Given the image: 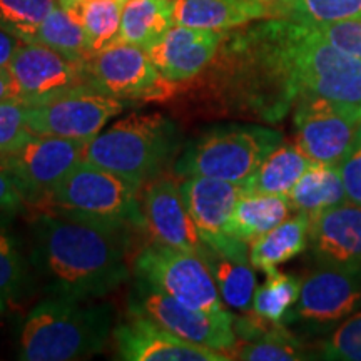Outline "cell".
<instances>
[{"label": "cell", "mask_w": 361, "mask_h": 361, "mask_svg": "<svg viewBox=\"0 0 361 361\" xmlns=\"http://www.w3.org/2000/svg\"><path fill=\"white\" fill-rule=\"evenodd\" d=\"M129 224L69 213H44L32 229L30 263L52 298L89 301L107 296L129 278Z\"/></svg>", "instance_id": "cell-1"}, {"label": "cell", "mask_w": 361, "mask_h": 361, "mask_svg": "<svg viewBox=\"0 0 361 361\" xmlns=\"http://www.w3.org/2000/svg\"><path fill=\"white\" fill-rule=\"evenodd\" d=\"M231 47L241 62L216 101L236 114L266 123L281 121L296 104L300 89L284 54L279 19L239 35Z\"/></svg>", "instance_id": "cell-2"}, {"label": "cell", "mask_w": 361, "mask_h": 361, "mask_svg": "<svg viewBox=\"0 0 361 361\" xmlns=\"http://www.w3.org/2000/svg\"><path fill=\"white\" fill-rule=\"evenodd\" d=\"M109 305L49 298L25 316L17 358L24 361H72L101 353L111 336Z\"/></svg>", "instance_id": "cell-3"}, {"label": "cell", "mask_w": 361, "mask_h": 361, "mask_svg": "<svg viewBox=\"0 0 361 361\" xmlns=\"http://www.w3.org/2000/svg\"><path fill=\"white\" fill-rule=\"evenodd\" d=\"M178 151V129L168 117L129 114L90 139L84 159L141 189L162 173Z\"/></svg>", "instance_id": "cell-4"}, {"label": "cell", "mask_w": 361, "mask_h": 361, "mask_svg": "<svg viewBox=\"0 0 361 361\" xmlns=\"http://www.w3.org/2000/svg\"><path fill=\"white\" fill-rule=\"evenodd\" d=\"M283 142L278 129L259 124H219L202 130L176 161L180 178L204 176L245 184Z\"/></svg>", "instance_id": "cell-5"}, {"label": "cell", "mask_w": 361, "mask_h": 361, "mask_svg": "<svg viewBox=\"0 0 361 361\" xmlns=\"http://www.w3.org/2000/svg\"><path fill=\"white\" fill-rule=\"evenodd\" d=\"M281 29L284 52L300 89V97L310 94L361 106L358 59L329 44L311 25L281 19Z\"/></svg>", "instance_id": "cell-6"}, {"label": "cell", "mask_w": 361, "mask_h": 361, "mask_svg": "<svg viewBox=\"0 0 361 361\" xmlns=\"http://www.w3.org/2000/svg\"><path fill=\"white\" fill-rule=\"evenodd\" d=\"M139 191L121 176L82 159L52 189L45 202L59 213L142 228Z\"/></svg>", "instance_id": "cell-7"}, {"label": "cell", "mask_w": 361, "mask_h": 361, "mask_svg": "<svg viewBox=\"0 0 361 361\" xmlns=\"http://www.w3.org/2000/svg\"><path fill=\"white\" fill-rule=\"evenodd\" d=\"M124 107V101L85 82L42 102L30 104L27 109V128L35 135L89 142Z\"/></svg>", "instance_id": "cell-8"}, {"label": "cell", "mask_w": 361, "mask_h": 361, "mask_svg": "<svg viewBox=\"0 0 361 361\" xmlns=\"http://www.w3.org/2000/svg\"><path fill=\"white\" fill-rule=\"evenodd\" d=\"M134 276L142 278L192 310L211 314L226 310L209 266L194 252L156 241L135 258Z\"/></svg>", "instance_id": "cell-9"}, {"label": "cell", "mask_w": 361, "mask_h": 361, "mask_svg": "<svg viewBox=\"0 0 361 361\" xmlns=\"http://www.w3.org/2000/svg\"><path fill=\"white\" fill-rule=\"evenodd\" d=\"M129 311L130 314L142 316L159 324L183 340L224 353H228L238 340L234 316L229 311L211 314L192 310L137 276L129 296Z\"/></svg>", "instance_id": "cell-10"}, {"label": "cell", "mask_w": 361, "mask_h": 361, "mask_svg": "<svg viewBox=\"0 0 361 361\" xmlns=\"http://www.w3.org/2000/svg\"><path fill=\"white\" fill-rule=\"evenodd\" d=\"M361 310V268H324L301 281L300 298L288 314L286 326H300L308 335H326Z\"/></svg>", "instance_id": "cell-11"}, {"label": "cell", "mask_w": 361, "mask_h": 361, "mask_svg": "<svg viewBox=\"0 0 361 361\" xmlns=\"http://www.w3.org/2000/svg\"><path fill=\"white\" fill-rule=\"evenodd\" d=\"M296 144L313 162L340 164L361 130V106L319 96L295 104Z\"/></svg>", "instance_id": "cell-12"}, {"label": "cell", "mask_w": 361, "mask_h": 361, "mask_svg": "<svg viewBox=\"0 0 361 361\" xmlns=\"http://www.w3.org/2000/svg\"><path fill=\"white\" fill-rule=\"evenodd\" d=\"M85 146V141L34 134L0 159L16 180L22 200L35 204L45 202L52 189L84 159Z\"/></svg>", "instance_id": "cell-13"}, {"label": "cell", "mask_w": 361, "mask_h": 361, "mask_svg": "<svg viewBox=\"0 0 361 361\" xmlns=\"http://www.w3.org/2000/svg\"><path fill=\"white\" fill-rule=\"evenodd\" d=\"M87 80L121 101H154L171 96L169 82L161 75L147 51L117 42L84 62Z\"/></svg>", "instance_id": "cell-14"}, {"label": "cell", "mask_w": 361, "mask_h": 361, "mask_svg": "<svg viewBox=\"0 0 361 361\" xmlns=\"http://www.w3.org/2000/svg\"><path fill=\"white\" fill-rule=\"evenodd\" d=\"M179 188L202 241L229 258L250 259L247 243L239 241L228 233L234 207L245 192L243 184L204 176H189Z\"/></svg>", "instance_id": "cell-15"}, {"label": "cell", "mask_w": 361, "mask_h": 361, "mask_svg": "<svg viewBox=\"0 0 361 361\" xmlns=\"http://www.w3.org/2000/svg\"><path fill=\"white\" fill-rule=\"evenodd\" d=\"M7 71L16 89V99L29 106L89 82L84 64H75L37 42H20Z\"/></svg>", "instance_id": "cell-16"}, {"label": "cell", "mask_w": 361, "mask_h": 361, "mask_svg": "<svg viewBox=\"0 0 361 361\" xmlns=\"http://www.w3.org/2000/svg\"><path fill=\"white\" fill-rule=\"evenodd\" d=\"M141 209L144 228H147L157 243L194 252L202 258L207 245L189 214L176 180L168 176H157L144 184Z\"/></svg>", "instance_id": "cell-17"}, {"label": "cell", "mask_w": 361, "mask_h": 361, "mask_svg": "<svg viewBox=\"0 0 361 361\" xmlns=\"http://www.w3.org/2000/svg\"><path fill=\"white\" fill-rule=\"evenodd\" d=\"M117 358L126 361H228L224 351L207 348L176 336L174 333L130 314L126 323L114 328Z\"/></svg>", "instance_id": "cell-18"}, {"label": "cell", "mask_w": 361, "mask_h": 361, "mask_svg": "<svg viewBox=\"0 0 361 361\" xmlns=\"http://www.w3.org/2000/svg\"><path fill=\"white\" fill-rule=\"evenodd\" d=\"M308 250L316 266L361 268V206L345 201L311 218Z\"/></svg>", "instance_id": "cell-19"}, {"label": "cell", "mask_w": 361, "mask_h": 361, "mask_svg": "<svg viewBox=\"0 0 361 361\" xmlns=\"http://www.w3.org/2000/svg\"><path fill=\"white\" fill-rule=\"evenodd\" d=\"M221 42L223 32L173 25L147 49V54L162 78L169 82H183L196 78L211 64Z\"/></svg>", "instance_id": "cell-20"}, {"label": "cell", "mask_w": 361, "mask_h": 361, "mask_svg": "<svg viewBox=\"0 0 361 361\" xmlns=\"http://www.w3.org/2000/svg\"><path fill=\"white\" fill-rule=\"evenodd\" d=\"M266 17L271 7L251 0H174V25L192 29L223 32Z\"/></svg>", "instance_id": "cell-21"}, {"label": "cell", "mask_w": 361, "mask_h": 361, "mask_svg": "<svg viewBox=\"0 0 361 361\" xmlns=\"http://www.w3.org/2000/svg\"><path fill=\"white\" fill-rule=\"evenodd\" d=\"M310 228L311 216L296 211L295 216H290L276 228L255 239L250 247V263L252 268L268 274L278 269L279 264L300 256L308 250Z\"/></svg>", "instance_id": "cell-22"}, {"label": "cell", "mask_w": 361, "mask_h": 361, "mask_svg": "<svg viewBox=\"0 0 361 361\" xmlns=\"http://www.w3.org/2000/svg\"><path fill=\"white\" fill-rule=\"evenodd\" d=\"M291 211L295 209L288 196L243 192L233 211L228 233L250 245L290 218Z\"/></svg>", "instance_id": "cell-23"}, {"label": "cell", "mask_w": 361, "mask_h": 361, "mask_svg": "<svg viewBox=\"0 0 361 361\" xmlns=\"http://www.w3.org/2000/svg\"><path fill=\"white\" fill-rule=\"evenodd\" d=\"M174 25V0H126L119 42L151 49Z\"/></svg>", "instance_id": "cell-24"}, {"label": "cell", "mask_w": 361, "mask_h": 361, "mask_svg": "<svg viewBox=\"0 0 361 361\" xmlns=\"http://www.w3.org/2000/svg\"><path fill=\"white\" fill-rule=\"evenodd\" d=\"M288 197L293 209L310 214L311 218L348 201L338 164L324 162H311Z\"/></svg>", "instance_id": "cell-25"}, {"label": "cell", "mask_w": 361, "mask_h": 361, "mask_svg": "<svg viewBox=\"0 0 361 361\" xmlns=\"http://www.w3.org/2000/svg\"><path fill=\"white\" fill-rule=\"evenodd\" d=\"M311 162L313 161L301 151L298 144L281 142L243 184V189L245 192L288 196Z\"/></svg>", "instance_id": "cell-26"}, {"label": "cell", "mask_w": 361, "mask_h": 361, "mask_svg": "<svg viewBox=\"0 0 361 361\" xmlns=\"http://www.w3.org/2000/svg\"><path fill=\"white\" fill-rule=\"evenodd\" d=\"M202 259L209 266L219 295L229 308L251 311L256 293V274L250 259H236L221 255L207 246Z\"/></svg>", "instance_id": "cell-27"}, {"label": "cell", "mask_w": 361, "mask_h": 361, "mask_svg": "<svg viewBox=\"0 0 361 361\" xmlns=\"http://www.w3.org/2000/svg\"><path fill=\"white\" fill-rule=\"evenodd\" d=\"M57 2L84 27L90 56L119 42L121 17H123L126 0H96V2L57 0Z\"/></svg>", "instance_id": "cell-28"}, {"label": "cell", "mask_w": 361, "mask_h": 361, "mask_svg": "<svg viewBox=\"0 0 361 361\" xmlns=\"http://www.w3.org/2000/svg\"><path fill=\"white\" fill-rule=\"evenodd\" d=\"M35 42L52 49L75 64H84L90 57L84 27L59 2L40 24Z\"/></svg>", "instance_id": "cell-29"}, {"label": "cell", "mask_w": 361, "mask_h": 361, "mask_svg": "<svg viewBox=\"0 0 361 361\" xmlns=\"http://www.w3.org/2000/svg\"><path fill=\"white\" fill-rule=\"evenodd\" d=\"M273 19L308 25L361 20V0H284L273 8Z\"/></svg>", "instance_id": "cell-30"}, {"label": "cell", "mask_w": 361, "mask_h": 361, "mask_svg": "<svg viewBox=\"0 0 361 361\" xmlns=\"http://www.w3.org/2000/svg\"><path fill=\"white\" fill-rule=\"evenodd\" d=\"M266 276V281L255 293L251 310L268 322L284 324L300 298L301 279L278 269Z\"/></svg>", "instance_id": "cell-31"}, {"label": "cell", "mask_w": 361, "mask_h": 361, "mask_svg": "<svg viewBox=\"0 0 361 361\" xmlns=\"http://www.w3.org/2000/svg\"><path fill=\"white\" fill-rule=\"evenodd\" d=\"M57 0H0V30L20 42H35V35Z\"/></svg>", "instance_id": "cell-32"}, {"label": "cell", "mask_w": 361, "mask_h": 361, "mask_svg": "<svg viewBox=\"0 0 361 361\" xmlns=\"http://www.w3.org/2000/svg\"><path fill=\"white\" fill-rule=\"evenodd\" d=\"M27 274V264L16 238L0 224V308L24 290Z\"/></svg>", "instance_id": "cell-33"}, {"label": "cell", "mask_w": 361, "mask_h": 361, "mask_svg": "<svg viewBox=\"0 0 361 361\" xmlns=\"http://www.w3.org/2000/svg\"><path fill=\"white\" fill-rule=\"evenodd\" d=\"M319 358L329 361H361V310L326 333L319 345Z\"/></svg>", "instance_id": "cell-34"}, {"label": "cell", "mask_w": 361, "mask_h": 361, "mask_svg": "<svg viewBox=\"0 0 361 361\" xmlns=\"http://www.w3.org/2000/svg\"><path fill=\"white\" fill-rule=\"evenodd\" d=\"M27 109L29 104L22 101L0 102V156L19 149L34 135L27 128Z\"/></svg>", "instance_id": "cell-35"}, {"label": "cell", "mask_w": 361, "mask_h": 361, "mask_svg": "<svg viewBox=\"0 0 361 361\" xmlns=\"http://www.w3.org/2000/svg\"><path fill=\"white\" fill-rule=\"evenodd\" d=\"M311 27L329 44L361 62V20L329 22V24H316Z\"/></svg>", "instance_id": "cell-36"}, {"label": "cell", "mask_w": 361, "mask_h": 361, "mask_svg": "<svg viewBox=\"0 0 361 361\" xmlns=\"http://www.w3.org/2000/svg\"><path fill=\"white\" fill-rule=\"evenodd\" d=\"M338 169L341 173L348 201L361 206V130L358 137H356L353 147L340 161Z\"/></svg>", "instance_id": "cell-37"}, {"label": "cell", "mask_w": 361, "mask_h": 361, "mask_svg": "<svg viewBox=\"0 0 361 361\" xmlns=\"http://www.w3.org/2000/svg\"><path fill=\"white\" fill-rule=\"evenodd\" d=\"M22 202L24 200H22V194L16 180L0 159V211H13L20 207Z\"/></svg>", "instance_id": "cell-38"}, {"label": "cell", "mask_w": 361, "mask_h": 361, "mask_svg": "<svg viewBox=\"0 0 361 361\" xmlns=\"http://www.w3.org/2000/svg\"><path fill=\"white\" fill-rule=\"evenodd\" d=\"M20 40L16 39L13 35L0 30V67H7L8 62L13 56V52L19 47Z\"/></svg>", "instance_id": "cell-39"}, {"label": "cell", "mask_w": 361, "mask_h": 361, "mask_svg": "<svg viewBox=\"0 0 361 361\" xmlns=\"http://www.w3.org/2000/svg\"><path fill=\"white\" fill-rule=\"evenodd\" d=\"M8 99H16V89H13V82L11 74H8L7 67H0V102L8 101Z\"/></svg>", "instance_id": "cell-40"}, {"label": "cell", "mask_w": 361, "mask_h": 361, "mask_svg": "<svg viewBox=\"0 0 361 361\" xmlns=\"http://www.w3.org/2000/svg\"><path fill=\"white\" fill-rule=\"evenodd\" d=\"M251 2H258V4H263V6H268L271 7V12H273V8L279 6V4L284 2V0H251ZM273 19V17H271Z\"/></svg>", "instance_id": "cell-41"}, {"label": "cell", "mask_w": 361, "mask_h": 361, "mask_svg": "<svg viewBox=\"0 0 361 361\" xmlns=\"http://www.w3.org/2000/svg\"><path fill=\"white\" fill-rule=\"evenodd\" d=\"M79 2H96V0H79Z\"/></svg>", "instance_id": "cell-42"}]
</instances>
